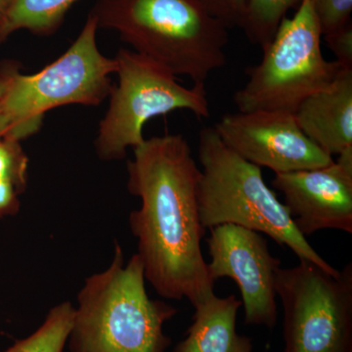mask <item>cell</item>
Here are the masks:
<instances>
[{"label":"cell","instance_id":"obj_9","mask_svg":"<svg viewBox=\"0 0 352 352\" xmlns=\"http://www.w3.org/2000/svg\"><path fill=\"white\" fill-rule=\"evenodd\" d=\"M208 273L215 284L231 278L239 287L245 323L272 329L277 323L276 277L281 261L272 256L263 234L234 224L210 229Z\"/></svg>","mask_w":352,"mask_h":352},{"label":"cell","instance_id":"obj_22","mask_svg":"<svg viewBox=\"0 0 352 352\" xmlns=\"http://www.w3.org/2000/svg\"><path fill=\"white\" fill-rule=\"evenodd\" d=\"M15 63H4L0 67V100L6 96L11 82V75Z\"/></svg>","mask_w":352,"mask_h":352},{"label":"cell","instance_id":"obj_4","mask_svg":"<svg viewBox=\"0 0 352 352\" xmlns=\"http://www.w3.org/2000/svg\"><path fill=\"white\" fill-rule=\"evenodd\" d=\"M198 156L199 215L206 230L221 224L245 227L286 245L300 261L332 274L340 272L296 229L283 203L264 182L261 168L229 149L214 127L200 131Z\"/></svg>","mask_w":352,"mask_h":352},{"label":"cell","instance_id":"obj_11","mask_svg":"<svg viewBox=\"0 0 352 352\" xmlns=\"http://www.w3.org/2000/svg\"><path fill=\"white\" fill-rule=\"evenodd\" d=\"M322 168L276 173L272 186L305 236L325 229L352 233V147Z\"/></svg>","mask_w":352,"mask_h":352},{"label":"cell","instance_id":"obj_3","mask_svg":"<svg viewBox=\"0 0 352 352\" xmlns=\"http://www.w3.org/2000/svg\"><path fill=\"white\" fill-rule=\"evenodd\" d=\"M124 258L116 244L107 270L85 280L75 307L69 351L166 352L170 346L164 326L177 309L149 298L138 254L127 264Z\"/></svg>","mask_w":352,"mask_h":352},{"label":"cell","instance_id":"obj_24","mask_svg":"<svg viewBox=\"0 0 352 352\" xmlns=\"http://www.w3.org/2000/svg\"><path fill=\"white\" fill-rule=\"evenodd\" d=\"M11 1L12 0H0V20L6 14L7 8L10 6Z\"/></svg>","mask_w":352,"mask_h":352},{"label":"cell","instance_id":"obj_10","mask_svg":"<svg viewBox=\"0 0 352 352\" xmlns=\"http://www.w3.org/2000/svg\"><path fill=\"white\" fill-rule=\"evenodd\" d=\"M214 129L238 156L275 175L322 168L333 162L332 156L305 135L292 113H227Z\"/></svg>","mask_w":352,"mask_h":352},{"label":"cell","instance_id":"obj_20","mask_svg":"<svg viewBox=\"0 0 352 352\" xmlns=\"http://www.w3.org/2000/svg\"><path fill=\"white\" fill-rule=\"evenodd\" d=\"M328 47L333 53L342 68L352 69V27L351 23L332 32L323 36Z\"/></svg>","mask_w":352,"mask_h":352},{"label":"cell","instance_id":"obj_14","mask_svg":"<svg viewBox=\"0 0 352 352\" xmlns=\"http://www.w3.org/2000/svg\"><path fill=\"white\" fill-rule=\"evenodd\" d=\"M80 0H12L0 20V43L18 31L50 36L59 29L71 7Z\"/></svg>","mask_w":352,"mask_h":352},{"label":"cell","instance_id":"obj_17","mask_svg":"<svg viewBox=\"0 0 352 352\" xmlns=\"http://www.w3.org/2000/svg\"><path fill=\"white\" fill-rule=\"evenodd\" d=\"M29 157L21 140L9 134L0 136V182L13 184L24 193L29 179Z\"/></svg>","mask_w":352,"mask_h":352},{"label":"cell","instance_id":"obj_21","mask_svg":"<svg viewBox=\"0 0 352 352\" xmlns=\"http://www.w3.org/2000/svg\"><path fill=\"white\" fill-rule=\"evenodd\" d=\"M22 193L8 182H0V219L19 212Z\"/></svg>","mask_w":352,"mask_h":352},{"label":"cell","instance_id":"obj_1","mask_svg":"<svg viewBox=\"0 0 352 352\" xmlns=\"http://www.w3.org/2000/svg\"><path fill=\"white\" fill-rule=\"evenodd\" d=\"M201 170L182 134L145 139L127 163V190L140 199L129 214L146 281L168 300L193 307L214 293L201 252Z\"/></svg>","mask_w":352,"mask_h":352},{"label":"cell","instance_id":"obj_15","mask_svg":"<svg viewBox=\"0 0 352 352\" xmlns=\"http://www.w3.org/2000/svg\"><path fill=\"white\" fill-rule=\"evenodd\" d=\"M75 307L69 302L55 305L31 335L16 340L3 352H64L73 327Z\"/></svg>","mask_w":352,"mask_h":352},{"label":"cell","instance_id":"obj_6","mask_svg":"<svg viewBox=\"0 0 352 352\" xmlns=\"http://www.w3.org/2000/svg\"><path fill=\"white\" fill-rule=\"evenodd\" d=\"M113 59L118 82L95 139L97 156L103 161L124 159L129 148L142 144L143 129L153 118L176 110L210 118L205 85L183 87L168 69L133 50L122 48Z\"/></svg>","mask_w":352,"mask_h":352},{"label":"cell","instance_id":"obj_18","mask_svg":"<svg viewBox=\"0 0 352 352\" xmlns=\"http://www.w3.org/2000/svg\"><path fill=\"white\" fill-rule=\"evenodd\" d=\"M310 2L323 36L351 24L352 0H310Z\"/></svg>","mask_w":352,"mask_h":352},{"label":"cell","instance_id":"obj_12","mask_svg":"<svg viewBox=\"0 0 352 352\" xmlns=\"http://www.w3.org/2000/svg\"><path fill=\"white\" fill-rule=\"evenodd\" d=\"M308 138L333 157L352 147V69L310 95L294 113Z\"/></svg>","mask_w":352,"mask_h":352},{"label":"cell","instance_id":"obj_19","mask_svg":"<svg viewBox=\"0 0 352 352\" xmlns=\"http://www.w3.org/2000/svg\"><path fill=\"white\" fill-rule=\"evenodd\" d=\"M205 10L226 29L239 27L247 0H198Z\"/></svg>","mask_w":352,"mask_h":352},{"label":"cell","instance_id":"obj_7","mask_svg":"<svg viewBox=\"0 0 352 352\" xmlns=\"http://www.w3.org/2000/svg\"><path fill=\"white\" fill-rule=\"evenodd\" d=\"M98 30L89 13L76 41L45 68L34 75H23L14 65L1 103L13 120L12 131L21 138L38 131L48 111L67 105L98 106L109 97L116 61L99 50Z\"/></svg>","mask_w":352,"mask_h":352},{"label":"cell","instance_id":"obj_16","mask_svg":"<svg viewBox=\"0 0 352 352\" xmlns=\"http://www.w3.org/2000/svg\"><path fill=\"white\" fill-rule=\"evenodd\" d=\"M302 0H247L239 27L252 43L266 45L276 34L287 13Z\"/></svg>","mask_w":352,"mask_h":352},{"label":"cell","instance_id":"obj_5","mask_svg":"<svg viewBox=\"0 0 352 352\" xmlns=\"http://www.w3.org/2000/svg\"><path fill=\"white\" fill-rule=\"evenodd\" d=\"M322 36L311 2L302 0L263 46L261 62L245 69L249 80L234 95L239 112L294 113L307 97L331 85L344 68L324 58Z\"/></svg>","mask_w":352,"mask_h":352},{"label":"cell","instance_id":"obj_2","mask_svg":"<svg viewBox=\"0 0 352 352\" xmlns=\"http://www.w3.org/2000/svg\"><path fill=\"white\" fill-rule=\"evenodd\" d=\"M90 14L99 29L194 85L226 66L227 29L198 0H98Z\"/></svg>","mask_w":352,"mask_h":352},{"label":"cell","instance_id":"obj_8","mask_svg":"<svg viewBox=\"0 0 352 352\" xmlns=\"http://www.w3.org/2000/svg\"><path fill=\"white\" fill-rule=\"evenodd\" d=\"M284 352H352V264L338 274L300 261L280 267Z\"/></svg>","mask_w":352,"mask_h":352},{"label":"cell","instance_id":"obj_13","mask_svg":"<svg viewBox=\"0 0 352 352\" xmlns=\"http://www.w3.org/2000/svg\"><path fill=\"white\" fill-rule=\"evenodd\" d=\"M241 307L235 295L219 298L214 293L197 303L186 338L173 352H252V340L236 329Z\"/></svg>","mask_w":352,"mask_h":352},{"label":"cell","instance_id":"obj_23","mask_svg":"<svg viewBox=\"0 0 352 352\" xmlns=\"http://www.w3.org/2000/svg\"><path fill=\"white\" fill-rule=\"evenodd\" d=\"M14 122L10 116L4 110L1 100H0V136L4 135L13 129Z\"/></svg>","mask_w":352,"mask_h":352}]
</instances>
